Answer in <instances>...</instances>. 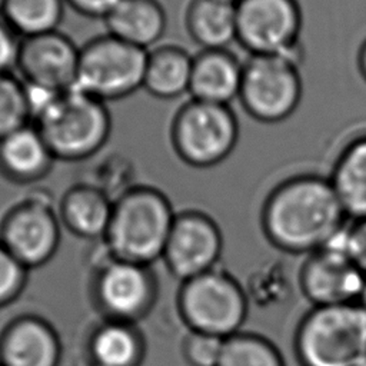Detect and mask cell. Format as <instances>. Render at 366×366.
Listing matches in <instances>:
<instances>
[{
    "instance_id": "6da1fadb",
    "label": "cell",
    "mask_w": 366,
    "mask_h": 366,
    "mask_svg": "<svg viewBox=\"0 0 366 366\" xmlns=\"http://www.w3.org/2000/svg\"><path fill=\"white\" fill-rule=\"evenodd\" d=\"M349 222L329 176L316 172L295 173L277 182L259 213L266 240L295 256L319 250Z\"/></svg>"
},
{
    "instance_id": "7a4b0ae2",
    "label": "cell",
    "mask_w": 366,
    "mask_h": 366,
    "mask_svg": "<svg viewBox=\"0 0 366 366\" xmlns=\"http://www.w3.org/2000/svg\"><path fill=\"white\" fill-rule=\"evenodd\" d=\"M176 210L156 186L136 183L113 202L102 243L110 256L150 266L162 259Z\"/></svg>"
},
{
    "instance_id": "3957f363",
    "label": "cell",
    "mask_w": 366,
    "mask_h": 366,
    "mask_svg": "<svg viewBox=\"0 0 366 366\" xmlns=\"http://www.w3.org/2000/svg\"><path fill=\"white\" fill-rule=\"evenodd\" d=\"M31 124L60 162L89 160L106 146L113 127L107 103L74 86L59 92Z\"/></svg>"
},
{
    "instance_id": "277c9868",
    "label": "cell",
    "mask_w": 366,
    "mask_h": 366,
    "mask_svg": "<svg viewBox=\"0 0 366 366\" xmlns=\"http://www.w3.org/2000/svg\"><path fill=\"white\" fill-rule=\"evenodd\" d=\"M293 352L300 366H362L366 312L357 303L312 306L296 326Z\"/></svg>"
},
{
    "instance_id": "5b68a950",
    "label": "cell",
    "mask_w": 366,
    "mask_h": 366,
    "mask_svg": "<svg viewBox=\"0 0 366 366\" xmlns=\"http://www.w3.org/2000/svg\"><path fill=\"white\" fill-rule=\"evenodd\" d=\"M239 134V120L230 106L190 97L176 109L169 124L174 154L193 169L223 163L234 152Z\"/></svg>"
},
{
    "instance_id": "8992f818",
    "label": "cell",
    "mask_w": 366,
    "mask_h": 366,
    "mask_svg": "<svg viewBox=\"0 0 366 366\" xmlns=\"http://www.w3.org/2000/svg\"><path fill=\"white\" fill-rule=\"evenodd\" d=\"M176 306L189 330L226 339L242 330L249 299L242 285L229 272L216 266L183 280Z\"/></svg>"
},
{
    "instance_id": "52a82bcc",
    "label": "cell",
    "mask_w": 366,
    "mask_h": 366,
    "mask_svg": "<svg viewBox=\"0 0 366 366\" xmlns=\"http://www.w3.org/2000/svg\"><path fill=\"white\" fill-rule=\"evenodd\" d=\"M303 77L300 61L276 54H249L237 102L244 113L264 124L287 120L300 106Z\"/></svg>"
},
{
    "instance_id": "ba28073f",
    "label": "cell",
    "mask_w": 366,
    "mask_h": 366,
    "mask_svg": "<svg viewBox=\"0 0 366 366\" xmlns=\"http://www.w3.org/2000/svg\"><path fill=\"white\" fill-rule=\"evenodd\" d=\"M147 51L109 33L93 37L80 47L74 87L104 103L126 99L143 89Z\"/></svg>"
},
{
    "instance_id": "9c48e42d",
    "label": "cell",
    "mask_w": 366,
    "mask_h": 366,
    "mask_svg": "<svg viewBox=\"0 0 366 366\" xmlns=\"http://www.w3.org/2000/svg\"><path fill=\"white\" fill-rule=\"evenodd\" d=\"M90 282V296L103 319L137 323L154 306L157 279L150 266L110 256L100 240Z\"/></svg>"
},
{
    "instance_id": "30bf717a",
    "label": "cell",
    "mask_w": 366,
    "mask_h": 366,
    "mask_svg": "<svg viewBox=\"0 0 366 366\" xmlns=\"http://www.w3.org/2000/svg\"><path fill=\"white\" fill-rule=\"evenodd\" d=\"M61 223L51 194L34 189L0 219V243L27 270L46 264L57 252Z\"/></svg>"
},
{
    "instance_id": "8fae6325",
    "label": "cell",
    "mask_w": 366,
    "mask_h": 366,
    "mask_svg": "<svg viewBox=\"0 0 366 366\" xmlns=\"http://www.w3.org/2000/svg\"><path fill=\"white\" fill-rule=\"evenodd\" d=\"M303 11L299 0L236 3V43L249 54L286 56L302 63Z\"/></svg>"
},
{
    "instance_id": "7c38bea8",
    "label": "cell",
    "mask_w": 366,
    "mask_h": 366,
    "mask_svg": "<svg viewBox=\"0 0 366 366\" xmlns=\"http://www.w3.org/2000/svg\"><path fill=\"white\" fill-rule=\"evenodd\" d=\"M223 252V233L217 222L200 209L176 212L162 260L169 273L187 280L216 266Z\"/></svg>"
},
{
    "instance_id": "4fadbf2b",
    "label": "cell",
    "mask_w": 366,
    "mask_h": 366,
    "mask_svg": "<svg viewBox=\"0 0 366 366\" xmlns=\"http://www.w3.org/2000/svg\"><path fill=\"white\" fill-rule=\"evenodd\" d=\"M80 47L60 30L20 40L16 70L26 84L67 90L77 77Z\"/></svg>"
},
{
    "instance_id": "5bb4252c",
    "label": "cell",
    "mask_w": 366,
    "mask_h": 366,
    "mask_svg": "<svg viewBox=\"0 0 366 366\" xmlns=\"http://www.w3.org/2000/svg\"><path fill=\"white\" fill-rule=\"evenodd\" d=\"M297 280L312 306H330L357 303L366 274L347 256L319 249L306 256Z\"/></svg>"
},
{
    "instance_id": "9a60e30c",
    "label": "cell",
    "mask_w": 366,
    "mask_h": 366,
    "mask_svg": "<svg viewBox=\"0 0 366 366\" xmlns=\"http://www.w3.org/2000/svg\"><path fill=\"white\" fill-rule=\"evenodd\" d=\"M61 343L56 329L36 315H20L0 332V366H59Z\"/></svg>"
},
{
    "instance_id": "2e32d148",
    "label": "cell",
    "mask_w": 366,
    "mask_h": 366,
    "mask_svg": "<svg viewBox=\"0 0 366 366\" xmlns=\"http://www.w3.org/2000/svg\"><path fill=\"white\" fill-rule=\"evenodd\" d=\"M243 76V61L230 49L199 50L193 56L190 99L230 106L237 100Z\"/></svg>"
},
{
    "instance_id": "e0dca14e",
    "label": "cell",
    "mask_w": 366,
    "mask_h": 366,
    "mask_svg": "<svg viewBox=\"0 0 366 366\" xmlns=\"http://www.w3.org/2000/svg\"><path fill=\"white\" fill-rule=\"evenodd\" d=\"M56 157L34 124L0 139V176L14 184H33L53 169Z\"/></svg>"
},
{
    "instance_id": "ac0fdd59",
    "label": "cell",
    "mask_w": 366,
    "mask_h": 366,
    "mask_svg": "<svg viewBox=\"0 0 366 366\" xmlns=\"http://www.w3.org/2000/svg\"><path fill=\"white\" fill-rule=\"evenodd\" d=\"M350 222L366 219V129L349 136L327 173Z\"/></svg>"
},
{
    "instance_id": "d6986e66",
    "label": "cell",
    "mask_w": 366,
    "mask_h": 366,
    "mask_svg": "<svg viewBox=\"0 0 366 366\" xmlns=\"http://www.w3.org/2000/svg\"><path fill=\"white\" fill-rule=\"evenodd\" d=\"M113 209V200L99 187L77 182L71 184L60 197L57 214L61 227L71 234L100 242L107 230Z\"/></svg>"
},
{
    "instance_id": "ffe728a7",
    "label": "cell",
    "mask_w": 366,
    "mask_h": 366,
    "mask_svg": "<svg viewBox=\"0 0 366 366\" xmlns=\"http://www.w3.org/2000/svg\"><path fill=\"white\" fill-rule=\"evenodd\" d=\"M84 353L89 366H142L146 340L136 323L103 319L90 330Z\"/></svg>"
},
{
    "instance_id": "44dd1931",
    "label": "cell",
    "mask_w": 366,
    "mask_h": 366,
    "mask_svg": "<svg viewBox=\"0 0 366 366\" xmlns=\"http://www.w3.org/2000/svg\"><path fill=\"white\" fill-rule=\"evenodd\" d=\"M106 33L150 50L167 29V13L159 0H120L104 17Z\"/></svg>"
},
{
    "instance_id": "7402d4cb",
    "label": "cell",
    "mask_w": 366,
    "mask_h": 366,
    "mask_svg": "<svg viewBox=\"0 0 366 366\" xmlns=\"http://www.w3.org/2000/svg\"><path fill=\"white\" fill-rule=\"evenodd\" d=\"M184 29L200 50L229 49L236 41V3L229 0H189Z\"/></svg>"
},
{
    "instance_id": "603a6c76",
    "label": "cell",
    "mask_w": 366,
    "mask_h": 366,
    "mask_svg": "<svg viewBox=\"0 0 366 366\" xmlns=\"http://www.w3.org/2000/svg\"><path fill=\"white\" fill-rule=\"evenodd\" d=\"M193 56L179 44H157L147 51L143 89L160 100L189 94Z\"/></svg>"
},
{
    "instance_id": "cb8c5ba5",
    "label": "cell",
    "mask_w": 366,
    "mask_h": 366,
    "mask_svg": "<svg viewBox=\"0 0 366 366\" xmlns=\"http://www.w3.org/2000/svg\"><path fill=\"white\" fill-rule=\"evenodd\" d=\"M64 7V0H6L0 17L20 39H26L59 30Z\"/></svg>"
},
{
    "instance_id": "d4e9b609",
    "label": "cell",
    "mask_w": 366,
    "mask_h": 366,
    "mask_svg": "<svg viewBox=\"0 0 366 366\" xmlns=\"http://www.w3.org/2000/svg\"><path fill=\"white\" fill-rule=\"evenodd\" d=\"M217 366H286L282 352L267 337L237 332L224 339Z\"/></svg>"
},
{
    "instance_id": "484cf974",
    "label": "cell",
    "mask_w": 366,
    "mask_h": 366,
    "mask_svg": "<svg viewBox=\"0 0 366 366\" xmlns=\"http://www.w3.org/2000/svg\"><path fill=\"white\" fill-rule=\"evenodd\" d=\"M30 123L24 83L13 73L0 74V139Z\"/></svg>"
},
{
    "instance_id": "4316f807",
    "label": "cell",
    "mask_w": 366,
    "mask_h": 366,
    "mask_svg": "<svg viewBox=\"0 0 366 366\" xmlns=\"http://www.w3.org/2000/svg\"><path fill=\"white\" fill-rule=\"evenodd\" d=\"M223 343V337L189 330L182 342V355L189 366H217Z\"/></svg>"
},
{
    "instance_id": "83f0119b",
    "label": "cell",
    "mask_w": 366,
    "mask_h": 366,
    "mask_svg": "<svg viewBox=\"0 0 366 366\" xmlns=\"http://www.w3.org/2000/svg\"><path fill=\"white\" fill-rule=\"evenodd\" d=\"M29 270L0 243V307L13 303L24 290Z\"/></svg>"
},
{
    "instance_id": "f1b7e54d",
    "label": "cell",
    "mask_w": 366,
    "mask_h": 366,
    "mask_svg": "<svg viewBox=\"0 0 366 366\" xmlns=\"http://www.w3.org/2000/svg\"><path fill=\"white\" fill-rule=\"evenodd\" d=\"M20 37L0 17V74H9L17 64Z\"/></svg>"
},
{
    "instance_id": "f546056e",
    "label": "cell",
    "mask_w": 366,
    "mask_h": 366,
    "mask_svg": "<svg viewBox=\"0 0 366 366\" xmlns=\"http://www.w3.org/2000/svg\"><path fill=\"white\" fill-rule=\"evenodd\" d=\"M349 254L366 274V219L349 223Z\"/></svg>"
},
{
    "instance_id": "4dcf8cb0",
    "label": "cell",
    "mask_w": 366,
    "mask_h": 366,
    "mask_svg": "<svg viewBox=\"0 0 366 366\" xmlns=\"http://www.w3.org/2000/svg\"><path fill=\"white\" fill-rule=\"evenodd\" d=\"M119 1L120 0H64V3L79 14L103 20Z\"/></svg>"
},
{
    "instance_id": "1f68e13d",
    "label": "cell",
    "mask_w": 366,
    "mask_h": 366,
    "mask_svg": "<svg viewBox=\"0 0 366 366\" xmlns=\"http://www.w3.org/2000/svg\"><path fill=\"white\" fill-rule=\"evenodd\" d=\"M356 67H357V71H359L360 77L366 83V37L363 39V41L360 43V46L357 49V53H356Z\"/></svg>"
},
{
    "instance_id": "d6a6232c",
    "label": "cell",
    "mask_w": 366,
    "mask_h": 366,
    "mask_svg": "<svg viewBox=\"0 0 366 366\" xmlns=\"http://www.w3.org/2000/svg\"><path fill=\"white\" fill-rule=\"evenodd\" d=\"M357 305L366 312V283H365V286H363V289H362V293H360V296H359Z\"/></svg>"
},
{
    "instance_id": "836d02e7",
    "label": "cell",
    "mask_w": 366,
    "mask_h": 366,
    "mask_svg": "<svg viewBox=\"0 0 366 366\" xmlns=\"http://www.w3.org/2000/svg\"><path fill=\"white\" fill-rule=\"evenodd\" d=\"M4 1H6V0H0V14H1V10H3V6H4Z\"/></svg>"
},
{
    "instance_id": "e575fe53",
    "label": "cell",
    "mask_w": 366,
    "mask_h": 366,
    "mask_svg": "<svg viewBox=\"0 0 366 366\" xmlns=\"http://www.w3.org/2000/svg\"><path fill=\"white\" fill-rule=\"evenodd\" d=\"M229 1H232V3H237V1H240V0H229Z\"/></svg>"
},
{
    "instance_id": "d590c367",
    "label": "cell",
    "mask_w": 366,
    "mask_h": 366,
    "mask_svg": "<svg viewBox=\"0 0 366 366\" xmlns=\"http://www.w3.org/2000/svg\"><path fill=\"white\" fill-rule=\"evenodd\" d=\"M362 366H366V363H363V365H362Z\"/></svg>"
}]
</instances>
